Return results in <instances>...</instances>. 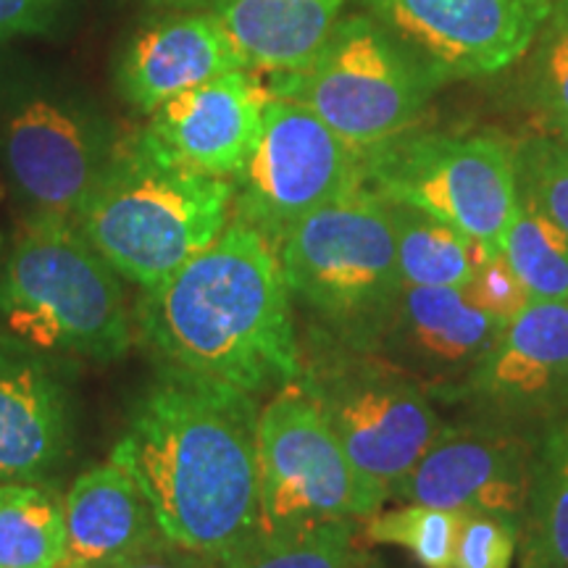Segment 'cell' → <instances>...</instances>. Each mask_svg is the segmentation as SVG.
<instances>
[{
	"label": "cell",
	"mask_w": 568,
	"mask_h": 568,
	"mask_svg": "<svg viewBox=\"0 0 568 568\" xmlns=\"http://www.w3.org/2000/svg\"><path fill=\"white\" fill-rule=\"evenodd\" d=\"M74 447V400L51 358L0 343V481H45Z\"/></svg>",
	"instance_id": "ac0fdd59"
},
{
	"label": "cell",
	"mask_w": 568,
	"mask_h": 568,
	"mask_svg": "<svg viewBox=\"0 0 568 568\" xmlns=\"http://www.w3.org/2000/svg\"><path fill=\"white\" fill-rule=\"evenodd\" d=\"M410 53L447 84L514 67L535 42L552 0H364Z\"/></svg>",
	"instance_id": "5bb4252c"
},
{
	"label": "cell",
	"mask_w": 568,
	"mask_h": 568,
	"mask_svg": "<svg viewBox=\"0 0 568 568\" xmlns=\"http://www.w3.org/2000/svg\"><path fill=\"white\" fill-rule=\"evenodd\" d=\"M537 439L481 418L456 416L443 422L416 466L389 487V500L524 524Z\"/></svg>",
	"instance_id": "4fadbf2b"
},
{
	"label": "cell",
	"mask_w": 568,
	"mask_h": 568,
	"mask_svg": "<svg viewBox=\"0 0 568 568\" xmlns=\"http://www.w3.org/2000/svg\"><path fill=\"white\" fill-rule=\"evenodd\" d=\"M119 142L82 90L42 74L0 80V180L21 219L74 224Z\"/></svg>",
	"instance_id": "8992f818"
},
{
	"label": "cell",
	"mask_w": 568,
	"mask_h": 568,
	"mask_svg": "<svg viewBox=\"0 0 568 568\" xmlns=\"http://www.w3.org/2000/svg\"><path fill=\"white\" fill-rule=\"evenodd\" d=\"M67 0H0V40L48 32Z\"/></svg>",
	"instance_id": "4dcf8cb0"
},
{
	"label": "cell",
	"mask_w": 568,
	"mask_h": 568,
	"mask_svg": "<svg viewBox=\"0 0 568 568\" xmlns=\"http://www.w3.org/2000/svg\"><path fill=\"white\" fill-rule=\"evenodd\" d=\"M358 184H364L361 151L311 109L272 98L251 159L232 180V219L280 247L305 216Z\"/></svg>",
	"instance_id": "8fae6325"
},
{
	"label": "cell",
	"mask_w": 568,
	"mask_h": 568,
	"mask_svg": "<svg viewBox=\"0 0 568 568\" xmlns=\"http://www.w3.org/2000/svg\"><path fill=\"white\" fill-rule=\"evenodd\" d=\"M276 255L308 332L376 351L403 290L385 195L358 184L305 216Z\"/></svg>",
	"instance_id": "5b68a950"
},
{
	"label": "cell",
	"mask_w": 568,
	"mask_h": 568,
	"mask_svg": "<svg viewBox=\"0 0 568 568\" xmlns=\"http://www.w3.org/2000/svg\"><path fill=\"white\" fill-rule=\"evenodd\" d=\"M503 326L466 290L403 284L393 318L374 353L435 397L458 385L485 358Z\"/></svg>",
	"instance_id": "2e32d148"
},
{
	"label": "cell",
	"mask_w": 568,
	"mask_h": 568,
	"mask_svg": "<svg viewBox=\"0 0 568 568\" xmlns=\"http://www.w3.org/2000/svg\"><path fill=\"white\" fill-rule=\"evenodd\" d=\"M521 524L503 516H464L453 568H514Z\"/></svg>",
	"instance_id": "f1b7e54d"
},
{
	"label": "cell",
	"mask_w": 568,
	"mask_h": 568,
	"mask_svg": "<svg viewBox=\"0 0 568 568\" xmlns=\"http://www.w3.org/2000/svg\"><path fill=\"white\" fill-rule=\"evenodd\" d=\"M432 400L456 416L542 435L568 414V303H529L485 358Z\"/></svg>",
	"instance_id": "7c38bea8"
},
{
	"label": "cell",
	"mask_w": 568,
	"mask_h": 568,
	"mask_svg": "<svg viewBox=\"0 0 568 568\" xmlns=\"http://www.w3.org/2000/svg\"><path fill=\"white\" fill-rule=\"evenodd\" d=\"M466 295L471 297L481 311H487L489 316H495L497 322L503 324L516 318L531 303L521 280H518L514 268L508 266L506 255L503 253H487L485 258L479 261L474 280L468 282L466 287Z\"/></svg>",
	"instance_id": "f546056e"
},
{
	"label": "cell",
	"mask_w": 568,
	"mask_h": 568,
	"mask_svg": "<svg viewBox=\"0 0 568 568\" xmlns=\"http://www.w3.org/2000/svg\"><path fill=\"white\" fill-rule=\"evenodd\" d=\"M258 397L163 368L111 450L163 537L230 568L258 537Z\"/></svg>",
	"instance_id": "6da1fadb"
},
{
	"label": "cell",
	"mask_w": 568,
	"mask_h": 568,
	"mask_svg": "<svg viewBox=\"0 0 568 568\" xmlns=\"http://www.w3.org/2000/svg\"><path fill=\"white\" fill-rule=\"evenodd\" d=\"M518 568H568V414L537 439Z\"/></svg>",
	"instance_id": "44dd1931"
},
{
	"label": "cell",
	"mask_w": 568,
	"mask_h": 568,
	"mask_svg": "<svg viewBox=\"0 0 568 568\" xmlns=\"http://www.w3.org/2000/svg\"><path fill=\"white\" fill-rule=\"evenodd\" d=\"M548 132H552L556 134L558 140H564L566 145H568V119L566 122H556V124H548Z\"/></svg>",
	"instance_id": "836d02e7"
},
{
	"label": "cell",
	"mask_w": 568,
	"mask_h": 568,
	"mask_svg": "<svg viewBox=\"0 0 568 568\" xmlns=\"http://www.w3.org/2000/svg\"><path fill=\"white\" fill-rule=\"evenodd\" d=\"M297 385L332 426L353 464L389 487L400 481L437 437L445 418L432 395L374 351L301 337Z\"/></svg>",
	"instance_id": "ba28073f"
},
{
	"label": "cell",
	"mask_w": 568,
	"mask_h": 568,
	"mask_svg": "<svg viewBox=\"0 0 568 568\" xmlns=\"http://www.w3.org/2000/svg\"><path fill=\"white\" fill-rule=\"evenodd\" d=\"M258 537L329 521H364L389 500L387 487L353 464L303 387L268 395L255 432Z\"/></svg>",
	"instance_id": "30bf717a"
},
{
	"label": "cell",
	"mask_w": 568,
	"mask_h": 568,
	"mask_svg": "<svg viewBox=\"0 0 568 568\" xmlns=\"http://www.w3.org/2000/svg\"><path fill=\"white\" fill-rule=\"evenodd\" d=\"M364 184L456 226L487 251L503 240L518 209L514 142L500 134L410 130L361 151Z\"/></svg>",
	"instance_id": "9c48e42d"
},
{
	"label": "cell",
	"mask_w": 568,
	"mask_h": 568,
	"mask_svg": "<svg viewBox=\"0 0 568 568\" xmlns=\"http://www.w3.org/2000/svg\"><path fill=\"white\" fill-rule=\"evenodd\" d=\"M103 568H224L216 560L203 556V552L187 550L182 545H174L172 539H159V542L148 545L132 556H126L116 564H109Z\"/></svg>",
	"instance_id": "1f68e13d"
},
{
	"label": "cell",
	"mask_w": 568,
	"mask_h": 568,
	"mask_svg": "<svg viewBox=\"0 0 568 568\" xmlns=\"http://www.w3.org/2000/svg\"><path fill=\"white\" fill-rule=\"evenodd\" d=\"M361 568H382V566H379V564H376V560H374L372 556H368V558H366V564H364V566H361Z\"/></svg>",
	"instance_id": "e575fe53"
},
{
	"label": "cell",
	"mask_w": 568,
	"mask_h": 568,
	"mask_svg": "<svg viewBox=\"0 0 568 568\" xmlns=\"http://www.w3.org/2000/svg\"><path fill=\"white\" fill-rule=\"evenodd\" d=\"M268 88L366 151L416 126L443 82L385 24L353 13L337 21L308 67L272 74Z\"/></svg>",
	"instance_id": "52a82bcc"
},
{
	"label": "cell",
	"mask_w": 568,
	"mask_h": 568,
	"mask_svg": "<svg viewBox=\"0 0 568 568\" xmlns=\"http://www.w3.org/2000/svg\"><path fill=\"white\" fill-rule=\"evenodd\" d=\"M358 521H329L293 535L255 537L230 568H361L368 552Z\"/></svg>",
	"instance_id": "d4e9b609"
},
{
	"label": "cell",
	"mask_w": 568,
	"mask_h": 568,
	"mask_svg": "<svg viewBox=\"0 0 568 568\" xmlns=\"http://www.w3.org/2000/svg\"><path fill=\"white\" fill-rule=\"evenodd\" d=\"M518 201L568 234V145L552 132L514 142Z\"/></svg>",
	"instance_id": "83f0119b"
},
{
	"label": "cell",
	"mask_w": 568,
	"mask_h": 568,
	"mask_svg": "<svg viewBox=\"0 0 568 568\" xmlns=\"http://www.w3.org/2000/svg\"><path fill=\"white\" fill-rule=\"evenodd\" d=\"M63 545V497L53 481H0V568H61Z\"/></svg>",
	"instance_id": "603a6c76"
},
{
	"label": "cell",
	"mask_w": 568,
	"mask_h": 568,
	"mask_svg": "<svg viewBox=\"0 0 568 568\" xmlns=\"http://www.w3.org/2000/svg\"><path fill=\"white\" fill-rule=\"evenodd\" d=\"M518 95L545 126L568 119V0H552L535 42L524 53Z\"/></svg>",
	"instance_id": "4316f807"
},
{
	"label": "cell",
	"mask_w": 568,
	"mask_h": 568,
	"mask_svg": "<svg viewBox=\"0 0 568 568\" xmlns=\"http://www.w3.org/2000/svg\"><path fill=\"white\" fill-rule=\"evenodd\" d=\"M503 255L531 303H568V234L548 216L518 201Z\"/></svg>",
	"instance_id": "cb8c5ba5"
},
{
	"label": "cell",
	"mask_w": 568,
	"mask_h": 568,
	"mask_svg": "<svg viewBox=\"0 0 568 568\" xmlns=\"http://www.w3.org/2000/svg\"><path fill=\"white\" fill-rule=\"evenodd\" d=\"M63 531L61 568H103L163 539L148 497L111 458L69 485Z\"/></svg>",
	"instance_id": "d6986e66"
},
{
	"label": "cell",
	"mask_w": 568,
	"mask_h": 568,
	"mask_svg": "<svg viewBox=\"0 0 568 568\" xmlns=\"http://www.w3.org/2000/svg\"><path fill=\"white\" fill-rule=\"evenodd\" d=\"M387 209L393 219L397 268H400L403 284L466 290L479 261L493 253L458 232L456 226L410 209L406 203L387 201Z\"/></svg>",
	"instance_id": "7402d4cb"
},
{
	"label": "cell",
	"mask_w": 568,
	"mask_h": 568,
	"mask_svg": "<svg viewBox=\"0 0 568 568\" xmlns=\"http://www.w3.org/2000/svg\"><path fill=\"white\" fill-rule=\"evenodd\" d=\"M345 0H211L247 69L282 74L308 67L339 21Z\"/></svg>",
	"instance_id": "ffe728a7"
},
{
	"label": "cell",
	"mask_w": 568,
	"mask_h": 568,
	"mask_svg": "<svg viewBox=\"0 0 568 568\" xmlns=\"http://www.w3.org/2000/svg\"><path fill=\"white\" fill-rule=\"evenodd\" d=\"M132 3L145 6L148 11H190V9H209L211 0H132Z\"/></svg>",
	"instance_id": "d6a6232c"
},
{
	"label": "cell",
	"mask_w": 568,
	"mask_h": 568,
	"mask_svg": "<svg viewBox=\"0 0 568 568\" xmlns=\"http://www.w3.org/2000/svg\"><path fill=\"white\" fill-rule=\"evenodd\" d=\"M119 280L71 222L19 216L0 234V343L51 361L122 358L134 326Z\"/></svg>",
	"instance_id": "3957f363"
},
{
	"label": "cell",
	"mask_w": 568,
	"mask_h": 568,
	"mask_svg": "<svg viewBox=\"0 0 568 568\" xmlns=\"http://www.w3.org/2000/svg\"><path fill=\"white\" fill-rule=\"evenodd\" d=\"M272 98L258 71L232 69L161 103L140 138L172 166L234 180L261 138Z\"/></svg>",
	"instance_id": "9a60e30c"
},
{
	"label": "cell",
	"mask_w": 568,
	"mask_h": 568,
	"mask_svg": "<svg viewBox=\"0 0 568 568\" xmlns=\"http://www.w3.org/2000/svg\"><path fill=\"white\" fill-rule=\"evenodd\" d=\"M232 180L187 172L122 138L74 226L122 280L153 287L209 247L232 219Z\"/></svg>",
	"instance_id": "277c9868"
},
{
	"label": "cell",
	"mask_w": 568,
	"mask_h": 568,
	"mask_svg": "<svg viewBox=\"0 0 568 568\" xmlns=\"http://www.w3.org/2000/svg\"><path fill=\"white\" fill-rule=\"evenodd\" d=\"M247 69L232 34L211 9L161 11L126 40L116 88L134 111L151 113L180 92Z\"/></svg>",
	"instance_id": "e0dca14e"
},
{
	"label": "cell",
	"mask_w": 568,
	"mask_h": 568,
	"mask_svg": "<svg viewBox=\"0 0 568 568\" xmlns=\"http://www.w3.org/2000/svg\"><path fill=\"white\" fill-rule=\"evenodd\" d=\"M464 516L422 503L379 508L361 521V537L372 545H395L408 550L424 568H453L456 539Z\"/></svg>",
	"instance_id": "484cf974"
},
{
	"label": "cell",
	"mask_w": 568,
	"mask_h": 568,
	"mask_svg": "<svg viewBox=\"0 0 568 568\" xmlns=\"http://www.w3.org/2000/svg\"><path fill=\"white\" fill-rule=\"evenodd\" d=\"M134 322L163 368L258 400L301 374V335L280 255L234 219L172 276L142 290Z\"/></svg>",
	"instance_id": "7a4b0ae2"
}]
</instances>
